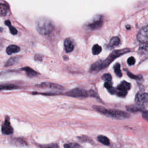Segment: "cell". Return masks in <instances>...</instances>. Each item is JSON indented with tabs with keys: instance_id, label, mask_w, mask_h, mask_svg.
Here are the masks:
<instances>
[{
	"instance_id": "cell-28",
	"label": "cell",
	"mask_w": 148,
	"mask_h": 148,
	"mask_svg": "<svg viewBox=\"0 0 148 148\" xmlns=\"http://www.w3.org/2000/svg\"><path fill=\"white\" fill-rule=\"evenodd\" d=\"M127 75H128V76H129L130 77H131V79H138L139 78V76L134 75V74H132V73H131V72H127Z\"/></svg>"
},
{
	"instance_id": "cell-18",
	"label": "cell",
	"mask_w": 148,
	"mask_h": 148,
	"mask_svg": "<svg viewBox=\"0 0 148 148\" xmlns=\"http://www.w3.org/2000/svg\"><path fill=\"white\" fill-rule=\"evenodd\" d=\"M102 51V47L98 44L94 45L92 47V53L94 55L99 54Z\"/></svg>"
},
{
	"instance_id": "cell-7",
	"label": "cell",
	"mask_w": 148,
	"mask_h": 148,
	"mask_svg": "<svg viewBox=\"0 0 148 148\" xmlns=\"http://www.w3.org/2000/svg\"><path fill=\"white\" fill-rule=\"evenodd\" d=\"M148 99V95L146 92H138L135 97V102L138 105H143L147 103Z\"/></svg>"
},
{
	"instance_id": "cell-16",
	"label": "cell",
	"mask_w": 148,
	"mask_h": 148,
	"mask_svg": "<svg viewBox=\"0 0 148 148\" xmlns=\"http://www.w3.org/2000/svg\"><path fill=\"white\" fill-rule=\"evenodd\" d=\"M8 8L5 4L0 3V16H5L8 13Z\"/></svg>"
},
{
	"instance_id": "cell-21",
	"label": "cell",
	"mask_w": 148,
	"mask_h": 148,
	"mask_svg": "<svg viewBox=\"0 0 148 148\" xmlns=\"http://www.w3.org/2000/svg\"><path fill=\"white\" fill-rule=\"evenodd\" d=\"M65 148H82V147L76 143H69L64 145Z\"/></svg>"
},
{
	"instance_id": "cell-6",
	"label": "cell",
	"mask_w": 148,
	"mask_h": 148,
	"mask_svg": "<svg viewBox=\"0 0 148 148\" xmlns=\"http://www.w3.org/2000/svg\"><path fill=\"white\" fill-rule=\"evenodd\" d=\"M102 23L103 20L102 16H97L94 18H93L90 22L88 23L87 26L89 29L91 30H94L99 28L102 26Z\"/></svg>"
},
{
	"instance_id": "cell-23",
	"label": "cell",
	"mask_w": 148,
	"mask_h": 148,
	"mask_svg": "<svg viewBox=\"0 0 148 148\" xmlns=\"http://www.w3.org/2000/svg\"><path fill=\"white\" fill-rule=\"evenodd\" d=\"M102 79L106 82H110L112 80V76L109 73H105L102 76Z\"/></svg>"
},
{
	"instance_id": "cell-8",
	"label": "cell",
	"mask_w": 148,
	"mask_h": 148,
	"mask_svg": "<svg viewBox=\"0 0 148 148\" xmlns=\"http://www.w3.org/2000/svg\"><path fill=\"white\" fill-rule=\"evenodd\" d=\"M36 86L39 87H42V88H50L58 89V90L63 89V87L61 85L53 83H49V82H43V83H40L39 84L36 85Z\"/></svg>"
},
{
	"instance_id": "cell-29",
	"label": "cell",
	"mask_w": 148,
	"mask_h": 148,
	"mask_svg": "<svg viewBox=\"0 0 148 148\" xmlns=\"http://www.w3.org/2000/svg\"><path fill=\"white\" fill-rule=\"evenodd\" d=\"M104 87L105 88H106L108 90H109L112 87V83H110V82H106L104 83Z\"/></svg>"
},
{
	"instance_id": "cell-15",
	"label": "cell",
	"mask_w": 148,
	"mask_h": 148,
	"mask_svg": "<svg viewBox=\"0 0 148 148\" xmlns=\"http://www.w3.org/2000/svg\"><path fill=\"white\" fill-rule=\"evenodd\" d=\"M22 69L25 71L27 75L29 77H34V76L38 75V73L35 71H34L32 69L30 68L29 67H25V68H23Z\"/></svg>"
},
{
	"instance_id": "cell-2",
	"label": "cell",
	"mask_w": 148,
	"mask_h": 148,
	"mask_svg": "<svg viewBox=\"0 0 148 148\" xmlns=\"http://www.w3.org/2000/svg\"><path fill=\"white\" fill-rule=\"evenodd\" d=\"M36 29L42 35H49L54 29L53 21L47 17H40L36 21Z\"/></svg>"
},
{
	"instance_id": "cell-1",
	"label": "cell",
	"mask_w": 148,
	"mask_h": 148,
	"mask_svg": "<svg viewBox=\"0 0 148 148\" xmlns=\"http://www.w3.org/2000/svg\"><path fill=\"white\" fill-rule=\"evenodd\" d=\"M130 49L125 48L121 50H116L112 52V53L105 60H99L92 64L91 66V71H99L107 67L113 61L120 56L129 52Z\"/></svg>"
},
{
	"instance_id": "cell-10",
	"label": "cell",
	"mask_w": 148,
	"mask_h": 148,
	"mask_svg": "<svg viewBox=\"0 0 148 148\" xmlns=\"http://www.w3.org/2000/svg\"><path fill=\"white\" fill-rule=\"evenodd\" d=\"M64 46L65 50L67 53L71 52L73 50V48H74L72 40L69 38H67L64 40Z\"/></svg>"
},
{
	"instance_id": "cell-24",
	"label": "cell",
	"mask_w": 148,
	"mask_h": 148,
	"mask_svg": "<svg viewBox=\"0 0 148 148\" xmlns=\"http://www.w3.org/2000/svg\"><path fill=\"white\" fill-rule=\"evenodd\" d=\"M17 87L14 86V85H0V90L2 89H13V88H16Z\"/></svg>"
},
{
	"instance_id": "cell-5",
	"label": "cell",
	"mask_w": 148,
	"mask_h": 148,
	"mask_svg": "<svg viewBox=\"0 0 148 148\" xmlns=\"http://www.w3.org/2000/svg\"><path fill=\"white\" fill-rule=\"evenodd\" d=\"M136 37L139 42L143 45H147L148 40V26L145 25L142 27L138 32Z\"/></svg>"
},
{
	"instance_id": "cell-20",
	"label": "cell",
	"mask_w": 148,
	"mask_h": 148,
	"mask_svg": "<svg viewBox=\"0 0 148 148\" xmlns=\"http://www.w3.org/2000/svg\"><path fill=\"white\" fill-rule=\"evenodd\" d=\"M5 24H6V25H8V26L9 27L11 34H12L13 35H16V34L17 33V29H16L14 27H13V26L11 25V23H10V22L9 20L5 21Z\"/></svg>"
},
{
	"instance_id": "cell-13",
	"label": "cell",
	"mask_w": 148,
	"mask_h": 148,
	"mask_svg": "<svg viewBox=\"0 0 148 148\" xmlns=\"http://www.w3.org/2000/svg\"><path fill=\"white\" fill-rule=\"evenodd\" d=\"M20 50V49L18 46L13 45L9 46L6 49V51L7 54L9 55H11L13 53H17Z\"/></svg>"
},
{
	"instance_id": "cell-12",
	"label": "cell",
	"mask_w": 148,
	"mask_h": 148,
	"mask_svg": "<svg viewBox=\"0 0 148 148\" xmlns=\"http://www.w3.org/2000/svg\"><path fill=\"white\" fill-rule=\"evenodd\" d=\"M130 88H131L130 83L124 80L122 81L121 83L117 86L118 91H125V92H127V91L129 90Z\"/></svg>"
},
{
	"instance_id": "cell-17",
	"label": "cell",
	"mask_w": 148,
	"mask_h": 148,
	"mask_svg": "<svg viewBox=\"0 0 148 148\" xmlns=\"http://www.w3.org/2000/svg\"><path fill=\"white\" fill-rule=\"evenodd\" d=\"M113 69H114V72L115 73V74L119 77H121L123 74L120 69V65L119 64V63H116L114 66H113Z\"/></svg>"
},
{
	"instance_id": "cell-26",
	"label": "cell",
	"mask_w": 148,
	"mask_h": 148,
	"mask_svg": "<svg viewBox=\"0 0 148 148\" xmlns=\"http://www.w3.org/2000/svg\"><path fill=\"white\" fill-rule=\"evenodd\" d=\"M127 63L129 65H133L135 63V59L133 57H130L127 60Z\"/></svg>"
},
{
	"instance_id": "cell-27",
	"label": "cell",
	"mask_w": 148,
	"mask_h": 148,
	"mask_svg": "<svg viewBox=\"0 0 148 148\" xmlns=\"http://www.w3.org/2000/svg\"><path fill=\"white\" fill-rule=\"evenodd\" d=\"M127 94V92L125 91H118V92H117V95L119 97H125Z\"/></svg>"
},
{
	"instance_id": "cell-9",
	"label": "cell",
	"mask_w": 148,
	"mask_h": 148,
	"mask_svg": "<svg viewBox=\"0 0 148 148\" xmlns=\"http://www.w3.org/2000/svg\"><path fill=\"white\" fill-rule=\"evenodd\" d=\"M2 132L6 135L12 134L13 132V128L10 125L9 121L8 120H6L4 124L2 126Z\"/></svg>"
},
{
	"instance_id": "cell-22",
	"label": "cell",
	"mask_w": 148,
	"mask_h": 148,
	"mask_svg": "<svg viewBox=\"0 0 148 148\" xmlns=\"http://www.w3.org/2000/svg\"><path fill=\"white\" fill-rule=\"evenodd\" d=\"M40 148H58V145L56 143H50L40 145Z\"/></svg>"
},
{
	"instance_id": "cell-14",
	"label": "cell",
	"mask_w": 148,
	"mask_h": 148,
	"mask_svg": "<svg viewBox=\"0 0 148 148\" xmlns=\"http://www.w3.org/2000/svg\"><path fill=\"white\" fill-rule=\"evenodd\" d=\"M120 40L117 36H113L111 38L108 44V46L109 47H114L118 46L120 44Z\"/></svg>"
},
{
	"instance_id": "cell-25",
	"label": "cell",
	"mask_w": 148,
	"mask_h": 148,
	"mask_svg": "<svg viewBox=\"0 0 148 148\" xmlns=\"http://www.w3.org/2000/svg\"><path fill=\"white\" fill-rule=\"evenodd\" d=\"M16 61H17L16 57H13L8 60V61L5 64V66H9V65H13L16 62Z\"/></svg>"
},
{
	"instance_id": "cell-11",
	"label": "cell",
	"mask_w": 148,
	"mask_h": 148,
	"mask_svg": "<svg viewBox=\"0 0 148 148\" xmlns=\"http://www.w3.org/2000/svg\"><path fill=\"white\" fill-rule=\"evenodd\" d=\"M143 105H130L128 106L127 107V109L128 111L131 112H137L139 111H145V108L143 107Z\"/></svg>"
},
{
	"instance_id": "cell-19",
	"label": "cell",
	"mask_w": 148,
	"mask_h": 148,
	"mask_svg": "<svg viewBox=\"0 0 148 148\" xmlns=\"http://www.w3.org/2000/svg\"><path fill=\"white\" fill-rule=\"evenodd\" d=\"M98 140L102 143H103L105 145H109L110 144V141L109 139L103 135H99L98 137Z\"/></svg>"
},
{
	"instance_id": "cell-4",
	"label": "cell",
	"mask_w": 148,
	"mask_h": 148,
	"mask_svg": "<svg viewBox=\"0 0 148 148\" xmlns=\"http://www.w3.org/2000/svg\"><path fill=\"white\" fill-rule=\"evenodd\" d=\"M66 95L72 97H87L88 96V91L80 88H73L65 93Z\"/></svg>"
},
{
	"instance_id": "cell-30",
	"label": "cell",
	"mask_w": 148,
	"mask_h": 148,
	"mask_svg": "<svg viewBox=\"0 0 148 148\" xmlns=\"http://www.w3.org/2000/svg\"><path fill=\"white\" fill-rule=\"evenodd\" d=\"M142 114H143V118H145L146 120H148V113H147V112L146 110L143 111Z\"/></svg>"
},
{
	"instance_id": "cell-3",
	"label": "cell",
	"mask_w": 148,
	"mask_h": 148,
	"mask_svg": "<svg viewBox=\"0 0 148 148\" xmlns=\"http://www.w3.org/2000/svg\"><path fill=\"white\" fill-rule=\"evenodd\" d=\"M93 108L101 114L116 119H125L130 117V115L127 112L121 110L115 109H106L105 108L99 106H94Z\"/></svg>"
}]
</instances>
